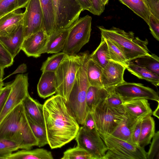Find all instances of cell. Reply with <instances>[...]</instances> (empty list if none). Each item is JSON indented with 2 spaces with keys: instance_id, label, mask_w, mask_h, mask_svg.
Instances as JSON below:
<instances>
[{
  "instance_id": "cell-11",
  "label": "cell",
  "mask_w": 159,
  "mask_h": 159,
  "mask_svg": "<svg viewBox=\"0 0 159 159\" xmlns=\"http://www.w3.org/2000/svg\"><path fill=\"white\" fill-rule=\"evenodd\" d=\"M75 139L77 145L89 152L94 159H103L107 149L97 130L88 131L82 126Z\"/></svg>"
},
{
  "instance_id": "cell-7",
  "label": "cell",
  "mask_w": 159,
  "mask_h": 159,
  "mask_svg": "<svg viewBox=\"0 0 159 159\" xmlns=\"http://www.w3.org/2000/svg\"><path fill=\"white\" fill-rule=\"evenodd\" d=\"M99 134L107 149L103 159H147L144 148L111 135Z\"/></svg>"
},
{
  "instance_id": "cell-6",
  "label": "cell",
  "mask_w": 159,
  "mask_h": 159,
  "mask_svg": "<svg viewBox=\"0 0 159 159\" xmlns=\"http://www.w3.org/2000/svg\"><path fill=\"white\" fill-rule=\"evenodd\" d=\"M81 54L66 56L55 73L56 94L61 96L66 102L68 99L80 66Z\"/></svg>"
},
{
  "instance_id": "cell-4",
  "label": "cell",
  "mask_w": 159,
  "mask_h": 159,
  "mask_svg": "<svg viewBox=\"0 0 159 159\" xmlns=\"http://www.w3.org/2000/svg\"><path fill=\"white\" fill-rule=\"evenodd\" d=\"M87 64L81 63L75 81L66 102L79 124L83 125L89 111L86 105V96L90 86L87 75Z\"/></svg>"
},
{
  "instance_id": "cell-49",
  "label": "cell",
  "mask_w": 159,
  "mask_h": 159,
  "mask_svg": "<svg viewBox=\"0 0 159 159\" xmlns=\"http://www.w3.org/2000/svg\"><path fill=\"white\" fill-rule=\"evenodd\" d=\"M158 105L157 107L154 111L152 112V115L159 119V102H158Z\"/></svg>"
},
{
  "instance_id": "cell-2",
  "label": "cell",
  "mask_w": 159,
  "mask_h": 159,
  "mask_svg": "<svg viewBox=\"0 0 159 159\" xmlns=\"http://www.w3.org/2000/svg\"><path fill=\"white\" fill-rule=\"evenodd\" d=\"M0 139L9 140L20 147H28L36 141L22 102L16 107L0 123Z\"/></svg>"
},
{
  "instance_id": "cell-50",
  "label": "cell",
  "mask_w": 159,
  "mask_h": 159,
  "mask_svg": "<svg viewBox=\"0 0 159 159\" xmlns=\"http://www.w3.org/2000/svg\"><path fill=\"white\" fill-rule=\"evenodd\" d=\"M4 68L0 67V80L3 81L4 75Z\"/></svg>"
},
{
  "instance_id": "cell-3",
  "label": "cell",
  "mask_w": 159,
  "mask_h": 159,
  "mask_svg": "<svg viewBox=\"0 0 159 159\" xmlns=\"http://www.w3.org/2000/svg\"><path fill=\"white\" fill-rule=\"evenodd\" d=\"M101 36L114 43L123 52L127 61H131L140 57L149 54L147 47L148 40L135 37L132 31L126 32L113 27L109 29L102 26H97Z\"/></svg>"
},
{
  "instance_id": "cell-48",
  "label": "cell",
  "mask_w": 159,
  "mask_h": 159,
  "mask_svg": "<svg viewBox=\"0 0 159 159\" xmlns=\"http://www.w3.org/2000/svg\"><path fill=\"white\" fill-rule=\"evenodd\" d=\"M27 69V67L26 64L25 63H23L19 66L17 67V68L16 69V70L14 71L11 74L9 75L8 76L6 77L5 78L3 79V80L7 78L8 77L10 76L11 75L16 74L18 73H24L26 72Z\"/></svg>"
},
{
  "instance_id": "cell-28",
  "label": "cell",
  "mask_w": 159,
  "mask_h": 159,
  "mask_svg": "<svg viewBox=\"0 0 159 159\" xmlns=\"http://www.w3.org/2000/svg\"><path fill=\"white\" fill-rule=\"evenodd\" d=\"M89 58L103 68L110 61L107 45L101 36L98 47L89 56Z\"/></svg>"
},
{
  "instance_id": "cell-40",
  "label": "cell",
  "mask_w": 159,
  "mask_h": 159,
  "mask_svg": "<svg viewBox=\"0 0 159 159\" xmlns=\"http://www.w3.org/2000/svg\"><path fill=\"white\" fill-rule=\"evenodd\" d=\"M14 58L0 41V67L4 69L11 66Z\"/></svg>"
},
{
  "instance_id": "cell-44",
  "label": "cell",
  "mask_w": 159,
  "mask_h": 159,
  "mask_svg": "<svg viewBox=\"0 0 159 159\" xmlns=\"http://www.w3.org/2000/svg\"><path fill=\"white\" fill-rule=\"evenodd\" d=\"M83 127L85 130L89 131L97 130L92 113L89 111L85 119Z\"/></svg>"
},
{
  "instance_id": "cell-25",
  "label": "cell",
  "mask_w": 159,
  "mask_h": 159,
  "mask_svg": "<svg viewBox=\"0 0 159 159\" xmlns=\"http://www.w3.org/2000/svg\"><path fill=\"white\" fill-rule=\"evenodd\" d=\"M138 120L128 114L126 119L111 135L132 143V134Z\"/></svg>"
},
{
  "instance_id": "cell-9",
  "label": "cell",
  "mask_w": 159,
  "mask_h": 159,
  "mask_svg": "<svg viewBox=\"0 0 159 159\" xmlns=\"http://www.w3.org/2000/svg\"><path fill=\"white\" fill-rule=\"evenodd\" d=\"M55 17V31L70 27L83 10L76 0H52Z\"/></svg>"
},
{
  "instance_id": "cell-42",
  "label": "cell",
  "mask_w": 159,
  "mask_h": 159,
  "mask_svg": "<svg viewBox=\"0 0 159 159\" xmlns=\"http://www.w3.org/2000/svg\"><path fill=\"white\" fill-rule=\"evenodd\" d=\"M150 14L159 19V0H143Z\"/></svg>"
},
{
  "instance_id": "cell-5",
  "label": "cell",
  "mask_w": 159,
  "mask_h": 159,
  "mask_svg": "<svg viewBox=\"0 0 159 159\" xmlns=\"http://www.w3.org/2000/svg\"><path fill=\"white\" fill-rule=\"evenodd\" d=\"M91 112L97 130L99 134L103 135L111 134L128 116L123 106L112 107L105 100Z\"/></svg>"
},
{
  "instance_id": "cell-27",
  "label": "cell",
  "mask_w": 159,
  "mask_h": 159,
  "mask_svg": "<svg viewBox=\"0 0 159 159\" xmlns=\"http://www.w3.org/2000/svg\"><path fill=\"white\" fill-rule=\"evenodd\" d=\"M126 69L131 74L139 79L146 80L156 87L159 86V75L152 73L145 68L129 61Z\"/></svg>"
},
{
  "instance_id": "cell-19",
  "label": "cell",
  "mask_w": 159,
  "mask_h": 159,
  "mask_svg": "<svg viewBox=\"0 0 159 159\" xmlns=\"http://www.w3.org/2000/svg\"><path fill=\"white\" fill-rule=\"evenodd\" d=\"M37 89L39 96L44 99L55 93L57 89L55 72H42L37 85Z\"/></svg>"
},
{
  "instance_id": "cell-31",
  "label": "cell",
  "mask_w": 159,
  "mask_h": 159,
  "mask_svg": "<svg viewBox=\"0 0 159 159\" xmlns=\"http://www.w3.org/2000/svg\"><path fill=\"white\" fill-rule=\"evenodd\" d=\"M127 6L148 24L151 14L143 0H118Z\"/></svg>"
},
{
  "instance_id": "cell-22",
  "label": "cell",
  "mask_w": 159,
  "mask_h": 159,
  "mask_svg": "<svg viewBox=\"0 0 159 159\" xmlns=\"http://www.w3.org/2000/svg\"><path fill=\"white\" fill-rule=\"evenodd\" d=\"M43 15V28L48 36L55 31V17L52 0H39Z\"/></svg>"
},
{
  "instance_id": "cell-29",
  "label": "cell",
  "mask_w": 159,
  "mask_h": 159,
  "mask_svg": "<svg viewBox=\"0 0 159 159\" xmlns=\"http://www.w3.org/2000/svg\"><path fill=\"white\" fill-rule=\"evenodd\" d=\"M103 68L89 58L87 65V75L90 86L103 87L101 80Z\"/></svg>"
},
{
  "instance_id": "cell-52",
  "label": "cell",
  "mask_w": 159,
  "mask_h": 159,
  "mask_svg": "<svg viewBox=\"0 0 159 159\" xmlns=\"http://www.w3.org/2000/svg\"><path fill=\"white\" fill-rule=\"evenodd\" d=\"M2 89H1L0 90V93L1 92V90H2Z\"/></svg>"
},
{
  "instance_id": "cell-26",
  "label": "cell",
  "mask_w": 159,
  "mask_h": 159,
  "mask_svg": "<svg viewBox=\"0 0 159 159\" xmlns=\"http://www.w3.org/2000/svg\"><path fill=\"white\" fill-rule=\"evenodd\" d=\"M51 152L43 148L22 149L13 153L8 159H53Z\"/></svg>"
},
{
  "instance_id": "cell-45",
  "label": "cell",
  "mask_w": 159,
  "mask_h": 159,
  "mask_svg": "<svg viewBox=\"0 0 159 159\" xmlns=\"http://www.w3.org/2000/svg\"><path fill=\"white\" fill-rule=\"evenodd\" d=\"M142 120H139L137 122L131 137L132 143L138 146V141L140 134Z\"/></svg>"
},
{
  "instance_id": "cell-30",
  "label": "cell",
  "mask_w": 159,
  "mask_h": 159,
  "mask_svg": "<svg viewBox=\"0 0 159 159\" xmlns=\"http://www.w3.org/2000/svg\"><path fill=\"white\" fill-rule=\"evenodd\" d=\"M129 61L159 75V58L154 54H149Z\"/></svg>"
},
{
  "instance_id": "cell-39",
  "label": "cell",
  "mask_w": 159,
  "mask_h": 159,
  "mask_svg": "<svg viewBox=\"0 0 159 159\" xmlns=\"http://www.w3.org/2000/svg\"><path fill=\"white\" fill-rule=\"evenodd\" d=\"M147 159H159V131L155 132L152 137Z\"/></svg>"
},
{
  "instance_id": "cell-36",
  "label": "cell",
  "mask_w": 159,
  "mask_h": 159,
  "mask_svg": "<svg viewBox=\"0 0 159 159\" xmlns=\"http://www.w3.org/2000/svg\"><path fill=\"white\" fill-rule=\"evenodd\" d=\"M62 159H94L93 156L87 151L77 145L70 148L63 153Z\"/></svg>"
},
{
  "instance_id": "cell-32",
  "label": "cell",
  "mask_w": 159,
  "mask_h": 159,
  "mask_svg": "<svg viewBox=\"0 0 159 159\" xmlns=\"http://www.w3.org/2000/svg\"><path fill=\"white\" fill-rule=\"evenodd\" d=\"M29 0H0V18L6 14L25 7Z\"/></svg>"
},
{
  "instance_id": "cell-34",
  "label": "cell",
  "mask_w": 159,
  "mask_h": 159,
  "mask_svg": "<svg viewBox=\"0 0 159 159\" xmlns=\"http://www.w3.org/2000/svg\"><path fill=\"white\" fill-rule=\"evenodd\" d=\"M66 54L63 52L55 53L48 57L42 66L41 70L55 72L65 57Z\"/></svg>"
},
{
  "instance_id": "cell-41",
  "label": "cell",
  "mask_w": 159,
  "mask_h": 159,
  "mask_svg": "<svg viewBox=\"0 0 159 159\" xmlns=\"http://www.w3.org/2000/svg\"><path fill=\"white\" fill-rule=\"evenodd\" d=\"M148 25L151 33L153 37L159 41V19L150 15L149 17Z\"/></svg>"
},
{
  "instance_id": "cell-16",
  "label": "cell",
  "mask_w": 159,
  "mask_h": 159,
  "mask_svg": "<svg viewBox=\"0 0 159 159\" xmlns=\"http://www.w3.org/2000/svg\"><path fill=\"white\" fill-rule=\"evenodd\" d=\"M123 106L130 116L139 120L152 116V111L148 100L135 99L124 101Z\"/></svg>"
},
{
  "instance_id": "cell-38",
  "label": "cell",
  "mask_w": 159,
  "mask_h": 159,
  "mask_svg": "<svg viewBox=\"0 0 159 159\" xmlns=\"http://www.w3.org/2000/svg\"><path fill=\"white\" fill-rule=\"evenodd\" d=\"M107 96L105 100L109 106L115 107H123L124 102L122 98L114 90V87L108 88Z\"/></svg>"
},
{
  "instance_id": "cell-33",
  "label": "cell",
  "mask_w": 159,
  "mask_h": 159,
  "mask_svg": "<svg viewBox=\"0 0 159 159\" xmlns=\"http://www.w3.org/2000/svg\"><path fill=\"white\" fill-rule=\"evenodd\" d=\"M26 116L32 132L38 141L37 146L41 147L48 144L46 128L41 126L29 116Z\"/></svg>"
},
{
  "instance_id": "cell-1",
  "label": "cell",
  "mask_w": 159,
  "mask_h": 159,
  "mask_svg": "<svg viewBox=\"0 0 159 159\" xmlns=\"http://www.w3.org/2000/svg\"><path fill=\"white\" fill-rule=\"evenodd\" d=\"M47 138L50 148H60L75 139L79 124L65 99L56 94L43 104Z\"/></svg>"
},
{
  "instance_id": "cell-47",
  "label": "cell",
  "mask_w": 159,
  "mask_h": 159,
  "mask_svg": "<svg viewBox=\"0 0 159 159\" xmlns=\"http://www.w3.org/2000/svg\"><path fill=\"white\" fill-rule=\"evenodd\" d=\"M83 10H86L93 14L91 3L89 0H76Z\"/></svg>"
},
{
  "instance_id": "cell-8",
  "label": "cell",
  "mask_w": 159,
  "mask_h": 159,
  "mask_svg": "<svg viewBox=\"0 0 159 159\" xmlns=\"http://www.w3.org/2000/svg\"><path fill=\"white\" fill-rule=\"evenodd\" d=\"M92 20V17L87 15L71 25L62 52L68 55L76 54L89 42Z\"/></svg>"
},
{
  "instance_id": "cell-15",
  "label": "cell",
  "mask_w": 159,
  "mask_h": 159,
  "mask_svg": "<svg viewBox=\"0 0 159 159\" xmlns=\"http://www.w3.org/2000/svg\"><path fill=\"white\" fill-rule=\"evenodd\" d=\"M125 69L123 65L110 61L102 69L101 80L103 87L106 89L114 87L123 82Z\"/></svg>"
},
{
  "instance_id": "cell-35",
  "label": "cell",
  "mask_w": 159,
  "mask_h": 159,
  "mask_svg": "<svg viewBox=\"0 0 159 159\" xmlns=\"http://www.w3.org/2000/svg\"><path fill=\"white\" fill-rule=\"evenodd\" d=\"M108 46L110 61L120 63L125 67L129 63L120 50L112 42L105 39Z\"/></svg>"
},
{
  "instance_id": "cell-51",
  "label": "cell",
  "mask_w": 159,
  "mask_h": 159,
  "mask_svg": "<svg viewBox=\"0 0 159 159\" xmlns=\"http://www.w3.org/2000/svg\"><path fill=\"white\" fill-rule=\"evenodd\" d=\"M4 84L3 81L0 80V90L2 89L3 88Z\"/></svg>"
},
{
  "instance_id": "cell-12",
  "label": "cell",
  "mask_w": 159,
  "mask_h": 159,
  "mask_svg": "<svg viewBox=\"0 0 159 159\" xmlns=\"http://www.w3.org/2000/svg\"><path fill=\"white\" fill-rule=\"evenodd\" d=\"M114 91L124 101L145 99L159 102L158 94L154 90L140 83L124 81L114 87Z\"/></svg>"
},
{
  "instance_id": "cell-46",
  "label": "cell",
  "mask_w": 159,
  "mask_h": 159,
  "mask_svg": "<svg viewBox=\"0 0 159 159\" xmlns=\"http://www.w3.org/2000/svg\"><path fill=\"white\" fill-rule=\"evenodd\" d=\"M10 84L3 88L0 93V114L11 91Z\"/></svg>"
},
{
  "instance_id": "cell-37",
  "label": "cell",
  "mask_w": 159,
  "mask_h": 159,
  "mask_svg": "<svg viewBox=\"0 0 159 159\" xmlns=\"http://www.w3.org/2000/svg\"><path fill=\"white\" fill-rule=\"evenodd\" d=\"M19 149V145L15 142L0 139V159H8L13 153Z\"/></svg>"
},
{
  "instance_id": "cell-21",
  "label": "cell",
  "mask_w": 159,
  "mask_h": 159,
  "mask_svg": "<svg viewBox=\"0 0 159 159\" xmlns=\"http://www.w3.org/2000/svg\"><path fill=\"white\" fill-rule=\"evenodd\" d=\"M25 113L43 127H45L43 105L34 99L29 95L22 102Z\"/></svg>"
},
{
  "instance_id": "cell-18",
  "label": "cell",
  "mask_w": 159,
  "mask_h": 159,
  "mask_svg": "<svg viewBox=\"0 0 159 159\" xmlns=\"http://www.w3.org/2000/svg\"><path fill=\"white\" fill-rule=\"evenodd\" d=\"M71 26L56 31L49 35L42 54L57 53L62 51Z\"/></svg>"
},
{
  "instance_id": "cell-24",
  "label": "cell",
  "mask_w": 159,
  "mask_h": 159,
  "mask_svg": "<svg viewBox=\"0 0 159 159\" xmlns=\"http://www.w3.org/2000/svg\"><path fill=\"white\" fill-rule=\"evenodd\" d=\"M155 121L152 116L142 120L140 134L138 141L139 146L143 148L151 143L155 132Z\"/></svg>"
},
{
  "instance_id": "cell-20",
  "label": "cell",
  "mask_w": 159,
  "mask_h": 159,
  "mask_svg": "<svg viewBox=\"0 0 159 159\" xmlns=\"http://www.w3.org/2000/svg\"><path fill=\"white\" fill-rule=\"evenodd\" d=\"M24 13L14 11L9 13L0 18V36H7L23 23Z\"/></svg>"
},
{
  "instance_id": "cell-14",
  "label": "cell",
  "mask_w": 159,
  "mask_h": 159,
  "mask_svg": "<svg viewBox=\"0 0 159 159\" xmlns=\"http://www.w3.org/2000/svg\"><path fill=\"white\" fill-rule=\"evenodd\" d=\"M48 37L42 28L24 39L21 50L28 57H39L46 45Z\"/></svg>"
},
{
  "instance_id": "cell-23",
  "label": "cell",
  "mask_w": 159,
  "mask_h": 159,
  "mask_svg": "<svg viewBox=\"0 0 159 159\" xmlns=\"http://www.w3.org/2000/svg\"><path fill=\"white\" fill-rule=\"evenodd\" d=\"M108 92V89L90 86L87 90L86 99L88 111L91 112L100 103L105 100Z\"/></svg>"
},
{
  "instance_id": "cell-10",
  "label": "cell",
  "mask_w": 159,
  "mask_h": 159,
  "mask_svg": "<svg viewBox=\"0 0 159 159\" xmlns=\"http://www.w3.org/2000/svg\"><path fill=\"white\" fill-rule=\"evenodd\" d=\"M27 74H19L10 84L11 89L0 114V123L5 117L29 95Z\"/></svg>"
},
{
  "instance_id": "cell-43",
  "label": "cell",
  "mask_w": 159,
  "mask_h": 159,
  "mask_svg": "<svg viewBox=\"0 0 159 159\" xmlns=\"http://www.w3.org/2000/svg\"><path fill=\"white\" fill-rule=\"evenodd\" d=\"M92 5L93 14L100 15L105 10V5L102 0H89Z\"/></svg>"
},
{
  "instance_id": "cell-13",
  "label": "cell",
  "mask_w": 159,
  "mask_h": 159,
  "mask_svg": "<svg viewBox=\"0 0 159 159\" xmlns=\"http://www.w3.org/2000/svg\"><path fill=\"white\" fill-rule=\"evenodd\" d=\"M25 8L23 22L24 39L42 28L43 24L39 0H29Z\"/></svg>"
},
{
  "instance_id": "cell-17",
  "label": "cell",
  "mask_w": 159,
  "mask_h": 159,
  "mask_svg": "<svg viewBox=\"0 0 159 159\" xmlns=\"http://www.w3.org/2000/svg\"><path fill=\"white\" fill-rule=\"evenodd\" d=\"M24 40L23 23L9 35L0 36V41L14 58L21 50Z\"/></svg>"
}]
</instances>
